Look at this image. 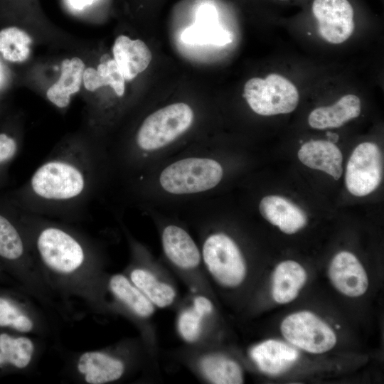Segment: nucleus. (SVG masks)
I'll return each instance as SVG.
<instances>
[{
    "mask_svg": "<svg viewBox=\"0 0 384 384\" xmlns=\"http://www.w3.org/2000/svg\"><path fill=\"white\" fill-rule=\"evenodd\" d=\"M107 186L105 146L99 140L71 138L55 146L4 200L30 213L70 216L85 210Z\"/></svg>",
    "mask_w": 384,
    "mask_h": 384,
    "instance_id": "1",
    "label": "nucleus"
},
{
    "mask_svg": "<svg viewBox=\"0 0 384 384\" xmlns=\"http://www.w3.org/2000/svg\"><path fill=\"white\" fill-rule=\"evenodd\" d=\"M243 97L250 109L262 116L290 113L299 100L296 86L276 73L267 75L265 79L248 80L244 85Z\"/></svg>",
    "mask_w": 384,
    "mask_h": 384,
    "instance_id": "2",
    "label": "nucleus"
},
{
    "mask_svg": "<svg viewBox=\"0 0 384 384\" xmlns=\"http://www.w3.org/2000/svg\"><path fill=\"white\" fill-rule=\"evenodd\" d=\"M143 211L159 224L162 250L171 263L183 270H191L200 265V247L176 215L153 208Z\"/></svg>",
    "mask_w": 384,
    "mask_h": 384,
    "instance_id": "3",
    "label": "nucleus"
},
{
    "mask_svg": "<svg viewBox=\"0 0 384 384\" xmlns=\"http://www.w3.org/2000/svg\"><path fill=\"white\" fill-rule=\"evenodd\" d=\"M280 330L291 344L311 353L326 352L336 343V336L331 328L307 311L287 316L281 324Z\"/></svg>",
    "mask_w": 384,
    "mask_h": 384,
    "instance_id": "4",
    "label": "nucleus"
},
{
    "mask_svg": "<svg viewBox=\"0 0 384 384\" xmlns=\"http://www.w3.org/2000/svg\"><path fill=\"white\" fill-rule=\"evenodd\" d=\"M383 172V156L378 146L373 142L361 143L353 151L346 165V188L353 196H367L380 184Z\"/></svg>",
    "mask_w": 384,
    "mask_h": 384,
    "instance_id": "5",
    "label": "nucleus"
},
{
    "mask_svg": "<svg viewBox=\"0 0 384 384\" xmlns=\"http://www.w3.org/2000/svg\"><path fill=\"white\" fill-rule=\"evenodd\" d=\"M311 9L318 32L326 41L339 44L353 33V9L348 0H314Z\"/></svg>",
    "mask_w": 384,
    "mask_h": 384,
    "instance_id": "6",
    "label": "nucleus"
},
{
    "mask_svg": "<svg viewBox=\"0 0 384 384\" xmlns=\"http://www.w3.org/2000/svg\"><path fill=\"white\" fill-rule=\"evenodd\" d=\"M329 276L335 288L350 297L361 296L368 289L366 270L357 257L347 251L340 252L334 257Z\"/></svg>",
    "mask_w": 384,
    "mask_h": 384,
    "instance_id": "7",
    "label": "nucleus"
},
{
    "mask_svg": "<svg viewBox=\"0 0 384 384\" xmlns=\"http://www.w3.org/2000/svg\"><path fill=\"white\" fill-rule=\"evenodd\" d=\"M260 215L286 234H293L307 223L304 211L286 198L276 195L264 196L260 201Z\"/></svg>",
    "mask_w": 384,
    "mask_h": 384,
    "instance_id": "8",
    "label": "nucleus"
},
{
    "mask_svg": "<svg viewBox=\"0 0 384 384\" xmlns=\"http://www.w3.org/2000/svg\"><path fill=\"white\" fill-rule=\"evenodd\" d=\"M28 245L24 231L13 207L0 202V258L18 262L26 257Z\"/></svg>",
    "mask_w": 384,
    "mask_h": 384,
    "instance_id": "9",
    "label": "nucleus"
},
{
    "mask_svg": "<svg viewBox=\"0 0 384 384\" xmlns=\"http://www.w3.org/2000/svg\"><path fill=\"white\" fill-rule=\"evenodd\" d=\"M112 53L114 60L126 80H133L146 70L152 59L151 52L144 41L132 40L124 35L115 39Z\"/></svg>",
    "mask_w": 384,
    "mask_h": 384,
    "instance_id": "10",
    "label": "nucleus"
},
{
    "mask_svg": "<svg viewBox=\"0 0 384 384\" xmlns=\"http://www.w3.org/2000/svg\"><path fill=\"white\" fill-rule=\"evenodd\" d=\"M250 356L262 372L278 375L294 364L299 351L286 343L270 339L252 347Z\"/></svg>",
    "mask_w": 384,
    "mask_h": 384,
    "instance_id": "11",
    "label": "nucleus"
},
{
    "mask_svg": "<svg viewBox=\"0 0 384 384\" xmlns=\"http://www.w3.org/2000/svg\"><path fill=\"white\" fill-rule=\"evenodd\" d=\"M299 161L305 166L319 170L338 180L343 173V155L331 141L311 140L304 143L297 153Z\"/></svg>",
    "mask_w": 384,
    "mask_h": 384,
    "instance_id": "12",
    "label": "nucleus"
},
{
    "mask_svg": "<svg viewBox=\"0 0 384 384\" xmlns=\"http://www.w3.org/2000/svg\"><path fill=\"white\" fill-rule=\"evenodd\" d=\"M78 371L90 384H104L119 379L124 373L122 361L107 353L89 351L82 354L78 362Z\"/></svg>",
    "mask_w": 384,
    "mask_h": 384,
    "instance_id": "13",
    "label": "nucleus"
},
{
    "mask_svg": "<svg viewBox=\"0 0 384 384\" xmlns=\"http://www.w3.org/2000/svg\"><path fill=\"white\" fill-rule=\"evenodd\" d=\"M360 113L359 97L348 94L331 106L319 107L312 110L308 117V123L311 127L316 129L337 128L356 118Z\"/></svg>",
    "mask_w": 384,
    "mask_h": 384,
    "instance_id": "14",
    "label": "nucleus"
},
{
    "mask_svg": "<svg viewBox=\"0 0 384 384\" xmlns=\"http://www.w3.org/2000/svg\"><path fill=\"white\" fill-rule=\"evenodd\" d=\"M85 69L83 61L78 57L63 60L59 79L46 92L48 100L60 109L67 107L70 96L80 89Z\"/></svg>",
    "mask_w": 384,
    "mask_h": 384,
    "instance_id": "15",
    "label": "nucleus"
},
{
    "mask_svg": "<svg viewBox=\"0 0 384 384\" xmlns=\"http://www.w3.org/2000/svg\"><path fill=\"white\" fill-rule=\"evenodd\" d=\"M306 281L305 270L298 262L287 260L280 262L272 275V294L279 304L294 300Z\"/></svg>",
    "mask_w": 384,
    "mask_h": 384,
    "instance_id": "16",
    "label": "nucleus"
},
{
    "mask_svg": "<svg viewBox=\"0 0 384 384\" xmlns=\"http://www.w3.org/2000/svg\"><path fill=\"white\" fill-rule=\"evenodd\" d=\"M130 280L154 306L166 308L174 303L176 296L174 287L159 280L148 270L134 268L130 273Z\"/></svg>",
    "mask_w": 384,
    "mask_h": 384,
    "instance_id": "17",
    "label": "nucleus"
},
{
    "mask_svg": "<svg viewBox=\"0 0 384 384\" xmlns=\"http://www.w3.org/2000/svg\"><path fill=\"white\" fill-rule=\"evenodd\" d=\"M199 368L211 383L240 384L243 383L240 366L235 361L222 355L210 354L203 357Z\"/></svg>",
    "mask_w": 384,
    "mask_h": 384,
    "instance_id": "18",
    "label": "nucleus"
},
{
    "mask_svg": "<svg viewBox=\"0 0 384 384\" xmlns=\"http://www.w3.org/2000/svg\"><path fill=\"white\" fill-rule=\"evenodd\" d=\"M109 286L114 296L139 316L147 318L154 314V305L125 276L120 274L113 275Z\"/></svg>",
    "mask_w": 384,
    "mask_h": 384,
    "instance_id": "19",
    "label": "nucleus"
},
{
    "mask_svg": "<svg viewBox=\"0 0 384 384\" xmlns=\"http://www.w3.org/2000/svg\"><path fill=\"white\" fill-rule=\"evenodd\" d=\"M213 309V304L209 299L204 296H197L193 301V306L179 314L177 328L184 341L192 343L198 338L203 319L212 312Z\"/></svg>",
    "mask_w": 384,
    "mask_h": 384,
    "instance_id": "20",
    "label": "nucleus"
},
{
    "mask_svg": "<svg viewBox=\"0 0 384 384\" xmlns=\"http://www.w3.org/2000/svg\"><path fill=\"white\" fill-rule=\"evenodd\" d=\"M82 81L85 87L90 92H95L102 86L110 85L117 97H121L124 94L125 80L114 59L99 64L97 69H85Z\"/></svg>",
    "mask_w": 384,
    "mask_h": 384,
    "instance_id": "21",
    "label": "nucleus"
},
{
    "mask_svg": "<svg viewBox=\"0 0 384 384\" xmlns=\"http://www.w3.org/2000/svg\"><path fill=\"white\" fill-rule=\"evenodd\" d=\"M31 36L23 30L9 26L0 30V55L6 61L22 63L31 54Z\"/></svg>",
    "mask_w": 384,
    "mask_h": 384,
    "instance_id": "22",
    "label": "nucleus"
},
{
    "mask_svg": "<svg viewBox=\"0 0 384 384\" xmlns=\"http://www.w3.org/2000/svg\"><path fill=\"white\" fill-rule=\"evenodd\" d=\"M33 350V343L27 337L13 338L7 334H0V366L9 363L17 368H24L31 362Z\"/></svg>",
    "mask_w": 384,
    "mask_h": 384,
    "instance_id": "23",
    "label": "nucleus"
},
{
    "mask_svg": "<svg viewBox=\"0 0 384 384\" xmlns=\"http://www.w3.org/2000/svg\"><path fill=\"white\" fill-rule=\"evenodd\" d=\"M181 38L183 42L192 45L211 44L225 46L231 42L230 33L223 28L219 23L208 24L195 22L185 28Z\"/></svg>",
    "mask_w": 384,
    "mask_h": 384,
    "instance_id": "24",
    "label": "nucleus"
},
{
    "mask_svg": "<svg viewBox=\"0 0 384 384\" xmlns=\"http://www.w3.org/2000/svg\"><path fill=\"white\" fill-rule=\"evenodd\" d=\"M21 149V139L9 130L0 131V186L8 175L10 165L16 159Z\"/></svg>",
    "mask_w": 384,
    "mask_h": 384,
    "instance_id": "25",
    "label": "nucleus"
},
{
    "mask_svg": "<svg viewBox=\"0 0 384 384\" xmlns=\"http://www.w3.org/2000/svg\"><path fill=\"white\" fill-rule=\"evenodd\" d=\"M21 314L11 302L0 297V326H11L16 318Z\"/></svg>",
    "mask_w": 384,
    "mask_h": 384,
    "instance_id": "26",
    "label": "nucleus"
},
{
    "mask_svg": "<svg viewBox=\"0 0 384 384\" xmlns=\"http://www.w3.org/2000/svg\"><path fill=\"white\" fill-rule=\"evenodd\" d=\"M195 22L208 24L218 23V14L216 9L210 4L202 5L196 11Z\"/></svg>",
    "mask_w": 384,
    "mask_h": 384,
    "instance_id": "27",
    "label": "nucleus"
},
{
    "mask_svg": "<svg viewBox=\"0 0 384 384\" xmlns=\"http://www.w3.org/2000/svg\"><path fill=\"white\" fill-rule=\"evenodd\" d=\"M11 327L20 332H28L33 329L31 319L23 313L16 318Z\"/></svg>",
    "mask_w": 384,
    "mask_h": 384,
    "instance_id": "28",
    "label": "nucleus"
},
{
    "mask_svg": "<svg viewBox=\"0 0 384 384\" xmlns=\"http://www.w3.org/2000/svg\"><path fill=\"white\" fill-rule=\"evenodd\" d=\"M70 5L76 9H82L85 6L91 4L95 0H69Z\"/></svg>",
    "mask_w": 384,
    "mask_h": 384,
    "instance_id": "29",
    "label": "nucleus"
},
{
    "mask_svg": "<svg viewBox=\"0 0 384 384\" xmlns=\"http://www.w3.org/2000/svg\"><path fill=\"white\" fill-rule=\"evenodd\" d=\"M4 68L0 63V87L3 85L4 80Z\"/></svg>",
    "mask_w": 384,
    "mask_h": 384,
    "instance_id": "30",
    "label": "nucleus"
}]
</instances>
